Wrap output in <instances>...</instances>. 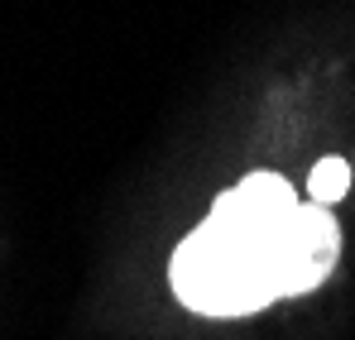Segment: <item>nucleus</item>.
Wrapping results in <instances>:
<instances>
[{"label": "nucleus", "mask_w": 355, "mask_h": 340, "mask_svg": "<svg viewBox=\"0 0 355 340\" xmlns=\"http://www.w3.org/2000/svg\"><path fill=\"white\" fill-rule=\"evenodd\" d=\"M346 187H351V172H346V163L331 154V159H322L317 168H312V177H307V197L317 202V206H331V202H341L346 197Z\"/></svg>", "instance_id": "obj_3"}, {"label": "nucleus", "mask_w": 355, "mask_h": 340, "mask_svg": "<svg viewBox=\"0 0 355 340\" xmlns=\"http://www.w3.org/2000/svg\"><path fill=\"white\" fill-rule=\"evenodd\" d=\"M341 259V230L331 206H317V202H297L284 240H279V264H284V297L297 292H312Z\"/></svg>", "instance_id": "obj_2"}, {"label": "nucleus", "mask_w": 355, "mask_h": 340, "mask_svg": "<svg viewBox=\"0 0 355 340\" xmlns=\"http://www.w3.org/2000/svg\"><path fill=\"white\" fill-rule=\"evenodd\" d=\"M297 197L279 172H250L173 254V292L202 316H250L284 297L279 240Z\"/></svg>", "instance_id": "obj_1"}]
</instances>
